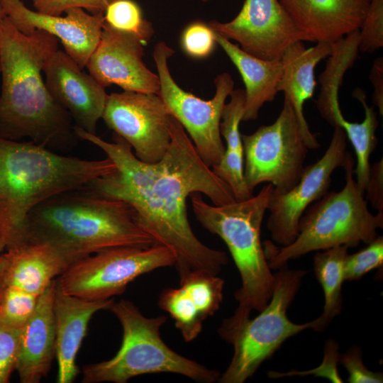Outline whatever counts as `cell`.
Returning <instances> with one entry per match:
<instances>
[{
	"label": "cell",
	"instance_id": "e0dca14e",
	"mask_svg": "<svg viewBox=\"0 0 383 383\" xmlns=\"http://www.w3.org/2000/svg\"><path fill=\"white\" fill-rule=\"evenodd\" d=\"M43 72L51 96L70 114L74 126L96 134L109 96L105 88L60 49L46 62Z\"/></svg>",
	"mask_w": 383,
	"mask_h": 383
},
{
	"label": "cell",
	"instance_id": "3957f363",
	"mask_svg": "<svg viewBox=\"0 0 383 383\" xmlns=\"http://www.w3.org/2000/svg\"><path fill=\"white\" fill-rule=\"evenodd\" d=\"M115 168L107 157L84 160L32 141L0 138V238L5 250L28 243V218L38 204Z\"/></svg>",
	"mask_w": 383,
	"mask_h": 383
},
{
	"label": "cell",
	"instance_id": "ffe728a7",
	"mask_svg": "<svg viewBox=\"0 0 383 383\" xmlns=\"http://www.w3.org/2000/svg\"><path fill=\"white\" fill-rule=\"evenodd\" d=\"M309 42L332 43L359 30L370 0H279Z\"/></svg>",
	"mask_w": 383,
	"mask_h": 383
},
{
	"label": "cell",
	"instance_id": "8992f818",
	"mask_svg": "<svg viewBox=\"0 0 383 383\" xmlns=\"http://www.w3.org/2000/svg\"><path fill=\"white\" fill-rule=\"evenodd\" d=\"M355 161L347 153L345 184L338 192H327L311 204L299 222V233L289 245L277 248L270 241L263 243L268 265L279 270L288 261L312 251L346 245L355 248L360 243L368 244L383 228V212L372 214L368 209L365 192L354 177Z\"/></svg>",
	"mask_w": 383,
	"mask_h": 383
},
{
	"label": "cell",
	"instance_id": "7bdbcfd3",
	"mask_svg": "<svg viewBox=\"0 0 383 383\" xmlns=\"http://www.w3.org/2000/svg\"><path fill=\"white\" fill-rule=\"evenodd\" d=\"M0 74H1V65H0Z\"/></svg>",
	"mask_w": 383,
	"mask_h": 383
},
{
	"label": "cell",
	"instance_id": "603a6c76",
	"mask_svg": "<svg viewBox=\"0 0 383 383\" xmlns=\"http://www.w3.org/2000/svg\"><path fill=\"white\" fill-rule=\"evenodd\" d=\"M332 52V43L318 42L306 48L303 41L290 45L284 51L281 62L282 73L278 82V92H284L296 114L309 149H317L320 143L313 133L304 114V103L311 99L316 86L314 70Z\"/></svg>",
	"mask_w": 383,
	"mask_h": 383
},
{
	"label": "cell",
	"instance_id": "8fae6325",
	"mask_svg": "<svg viewBox=\"0 0 383 383\" xmlns=\"http://www.w3.org/2000/svg\"><path fill=\"white\" fill-rule=\"evenodd\" d=\"M174 51L165 42L155 45L152 57L160 79V96L170 115L183 126L203 161L210 167L222 158L225 145L220 124L226 101L234 89L230 74L223 72L214 79L216 92L204 100L182 89L172 78L168 60Z\"/></svg>",
	"mask_w": 383,
	"mask_h": 383
},
{
	"label": "cell",
	"instance_id": "6da1fadb",
	"mask_svg": "<svg viewBox=\"0 0 383 383\" xmlns=\"http://www.w3.org/2000/svg\"><path fill=\"white\" fill-rule=\"evenodd\" d=\"M171 141L157 162H144L131 147L116 135L113 142L74 126L76 136L100 148L115 164V170L84 187L103 197L122 201L133 211L136 223L176 257L179 277L192 271L218 275L228 258L196 236L189 222L187 199L205 194L214 205L235 201L231 187L201 158L181 123L170 118Z\"/></svg>",
	"mask_w": 383,
	"mask_h": 383
},
{
	"label": "cell",
	"instance_id": "cb8c5ba5",
	"mask_svg": "<svg viewBox=\"0 0 383 383\" xmlns=\"http://www.w3.org/2000/svg\"><path fill=\"white\" fill-rule=\"evenodd\" d=\"M214 32V31H213ZM215 40L238 70L245 89L243 121L256 120L263 105L273 101L282 73L281 60H265L243 51L214 32Z\"/></svg>",
	"mask_w": 383,
	"mask_h": 383
},
{
	"label": "cell",
	"instance_id": "44dd1931",
	"mask_svg": "<svg viewBox=\"0 0 383 383\" xmlns=\"http://www.w3.org/2000/svg\"><path fill=\"white\" fill-rule=\"evenodd\" d=\"M76 260L49 243L30 242L0 255L3 286L40 296Z\"/></svg>",
	"mask_w": 383,
	"mask_h": 383
},
{
	"label": "cell",
	"instance_id": "30bf717a",
	"mask_svg": "<svg viewBox=\"0 0 383 383\" xmlns=\"http://www.w3.org/2000/svg\"><path fill=\"white\" fill-rule=\"evenodd\" d=\"M175 262L173 251L162 245L114 248L74 262L57 282L69 294L91 300L108 299L123 293L138 277Z\"/></svg>",
	"mask_w": 383,
	"mask_h": 383
},
{
	"label": "cell",
	"instance_id": "f35d334b",
	"mask_svg": "<svg viewBox=\"0 0 383 383\" xmlns=\"http://www.w3.org/2000/svg\"><path fill=\"white\" fill-rule=\"evenodd\" d=\"M5 249V245L0 238V255L4 252Z\"/></svg>",
	"mask_w": 383,
	"mask_h": 383
},
{
	"label": "cell",
	"instance_id": "ac0fdd59",
	"mask_svg": "<svg viewBox=\"0 0 383 383\" xmlns=\"http://www.w3.org/2000/svg\"><path fill=\"white\" fill-rule=\"evenodd\" d=\"M224 280L205 271H192L179 277V287L164 289L159 307L174 321L186 342L196 339L204 321L219 309L223 301Z\"/></svg>",
	"mask_w": 383,
	"mask_h": 383
},
{
	"label": "cell",
	"instance_id": "7402d4cb",
	"mask_svg": "<svg viewBox=\"0 0 383 383\" xmlns=\"http://www.w3.org/2000/svg\"><path fill=\"white\" fill-rule=\"evenodd\" d=\"M56 279L40 295L36 308L20 333L16 370L21 383H38L55 357L53 299Z\"/></svg>",
	"mask_w": 383,
	"mask_h": 383
},
{
	"label": "cell",
	"instance_id": "83f0119b",
	"mask_svg": "<svg viewBox=\"0 0 383 383\" xmlns=\"http://www.w3.org/2000/svg\"><path fill=\"white\" fill-rule=\"evenodd\" d=\"M230 97L224 105L220 124L221 135L226 143L221 159L231 162H242L244 155L239 126L245 112V91L233 89Z\"/></svg>",
	"mask_w": 383,
	"mask_h": 383
},
{
	"label": "cell",
	"instance_id": "7a4b0ae2",
	"mask_svg": "<svg viewBox=\"0 0 383 383\" xmlns=\"http://www.w3.org/2000/svg\"><path fill=\"white\" fill-rule=\"evenodd\" d=\"M58 41L40 30L25 35L6 16L0 21V138H28L60 148L76 136L71 116L51 96L42 74Z\"/></svg>",
	"mask_w": 383,
	"mask_h": 383
},
{
	"label": "cell",
	"instance_id": "d6986e66",
	"mask_svg": "<svg viewBox=\"0 0 383 383\" xmlns=\"http://www.w3.org/2000/svg\"><path fill=\"white\" fill-rule=\"evenodd\" d=\"M113 298L91 300L65 292L56 279L53 311L55 329V357L58 383H72L79 372L76 360L90 320L101 310H109Z\"/></svg>",
	"mask_w": 383,
	"mask_h": 383
},
{
	"label": "cell",
	"instance_id": "f546056e",
	"mask_svg": "<svg viewBox=\"0 0 383 383\" xmlns=\"http://www.w3.org/2000/svg\"><path fill=\"white\" fill-rule=\"evenodd\" d=\"M39 296L16 287L3 286L0 291V323L22 328L33 315Z\"/></svg>",
	"mask_w": 383,
	"mask_h": 383
},
{
	"label": "cell",
	"instance_id": "74e56055",
	"mask_svg": "<svg viewBox=\"0 0 383 383\" xmlns=\"http://www.w3.org/2000/svg\"><path fill=\"white\" fill-rule=\"evenodd\" d=\"M370 80L373 86L372 101L373 106H376L379 115L383 116V57H377L372 64L370 74Z\"/></svg>",
	"mask_w": 383,
	"mask_h": 383
},
{
	"label": "cell",
	"instance_id": "4fadbf2b",
	"mask_svg": "<svg viewBox=\"0 0 383 383\" xmlns=\"http://www.w3.org/2000/svg\"><path fill=\"white\" fill-rule=\"evenodd\" d=\"M331 142L323 155L304 167L302 175L284 193L272 191L267 210V227L274 243L282 247L292 243L299 233V222L314 201L328 190L333 172L343 167L347 156V137L339 126H334Z\"/></svg>",
	"mask_w": 383,
	"mask_h": 383
},
{
	"label": "cell",
	"instance_id": "4dcf8cb0",
	"mask_svg": "<svg viewBox=\"0 0 383 383\" xmlns=\"http://www.w3.org/2000/svg\"><path fill=\"white\" fill-rule=\"evenodd\" d=\"M367 245L352 255H348L345 264L344 280L360 279L370 271L382 267L383 238L378 235Z\"/></svg>",
	"mask_w": 383,
	"mask_h": 383
},
{
	"label": "cell",
	"instance_id": "ba28073f",
	"mask_svg": "<svg viewBox=\"0 0 383 383\" xmlns=\"http://www.w3.org/2000/svg\"><path fill=\"white\" fill-rule=\"evenodd\" d=\"M307 271L286 266L274 273L275 285L267 305L253 318L233 313L223 319L218 332L233 345V355L220 383H243L271 357L289 338L311 328L310 323L291 321L287 311Z\"/></svg>",
	"mask_w": 383,
	"mask_h": 383
},
{
	"label": "cell",
	"instance_id": "5bb4252c",
	"mask_svg": "<svg viewBox=\"0 0 383 383\" xmlns=\"http://www.w3.org/2000/svg\"><path fill=\"white\" fill-rule=\"evenodd\" d=\"M208 25L245 52L265 60H281L292 43L309 41L279 0H245L231 21L213 20Z\"/></svg>",
	"mask_w": 383,
	"mask_h": 383
},
{
	"label": "cell",
	"instance_id": "f1b7e54d",
	"mask_svg": "<svg viewBox=\"0 0 383 383\" xmlns=\"http://www.w3.org/2000/svg\"><path fill=\"white\" fill-rule=\"evenodd\" d=\"M104 22L118 30L131 34L145 45L153 35L150 22L143 17L140 6L133 0H113L104 12Z\"/></svg>",
	"mask_w": 383,
	"mask_h": 383
},
{
	"label": "cell",
	"instance_id": "277c9868",
	"mask_svg": "<svg viewBox=\"0 0 383 383\" xmlns=\"http://www.w3.org/2000/svg\"><path fill=\"white\" fill-rule=\"evenodd\" d=\"M27 226L28 243H49L76 261L111 248L156 244L136 223L128 204L84 186L38 204L29 213Z\"/></svg>",
	"mask_w": 383,
	"mask_h": 383
},
{
	"label": "cell",
	"instance_id": "ee69618b",
	"mask_svg": "<svg viewBox=\"0 0 383 383\" xmlns=\"http://www.w3.org/2000/svg\"><path fill=\"white\" fill-rule=\"evenodd\" d=\"M111 1H113V0H109V2Z\"/></svg>",
	"mask_w": 383,
	"mask_h": 383
},
{
	"label": "cell",
	"instance_id": "b9f144b4",
	"mask_svg": "<svg viewBox=\"0 0 383 383\" xmlns=\"http://www.w3.org/2000/svg\"><path fill=\"white\" fill-rule=\"evenodd\" d=\"M201 1H204V2H206V1H209L210 0H201Z\"/></svg>",
	"mask_w": 383,
	"mask_h": 383
},
{
	"label": "cell",
	"instance_id": "484cf974",
	"mask_svg": "<svg viewBox=\"0 0 383 383\" xmlns=\"http://www.w3.org/2000/svg\"><path fill=\"white\" fill-rule=\"evenodd\" d=\"M348 247L340 245L318 252L313 257L316 277L324 293L322 313L310 321L311 329L321 332L326 329L332 320L341 313L342 285Z\"/></svg>",
	"mask_w": 383,
	"mask_h": 383
},
{
	"label": "cell",
	"instance_id": "d4e9b609",
	"mask_svg": "<svg viewBox=\"0 0 383 383\" xmlns=\"http://www.w3.org/2000/svg\"><path fill=\"white\" fill-rule=\"evenodd\" d=\"M352 96L362 104L365 111L364 120L360 123L348 121L344 118L339 104H336L331 107L326 121L333 127H340L351 143L357 159L356 168L354 169L355 180L360 188L365 192L371 165L370 155L377 143L376 131L379 121L374 106H370L367 103L365 90L357 87L353 90Z\"/></svg>",
	"mask_w": 383,
	"mask_h": 383
},
{
	"label": "cell",
	"instance_id": "1f68e13d",
	"mask_svg": "<svg viewBox=\"0 0 383 383\" xmlns=\"http://www.w3.org/2000/svg\"><path fill=\"white\" fill-rule=\"evenodd\" d=\"M359 31L360 52L372 54L383 47V0H370Z\"/></svg>",
	"mask_w": 383,
	"mask_h": 383
},
{
	"label": "cell",
	"instance_id": "60d3db41",
	"mask_svg": "<svg viewBox=\"0 0 383 383\" xmlns=\"http://www.w3.org/2000/svg\"><path fill=\"white\" fill-rule=\"evenodd\" d=\"M2 287H3V282H2V278H1V270H0V291Z\"/></svg>",
	"mask_w": 383,
	"mask_h": 383
},
{
	"label": "cell",
	"instance_id": "836d02e7",
	"mask_svg": "<svg viewBox=\"0 0 383 383\" xmlns=\"http://www.w3.org/2000/svg\"><path fill=\"white\" fill-rule=\"evenodd\" d=\"M21 329L0 323V383L9 382L16 370Z\"/></svg>",
	"mask_w": 383,
	"mask_h": 383
},
{
	"label": "cell",
	"instance_id": "8d00e7d4",
	"mask_svg": "<svg viewBox=\"0 0 383 383\" xmlns=\"http://www.w3.org/2000/svg\"><path fill=\"white\" fill-rule=\"evenodd\" d=\"M365 199L372 208L383 212V159L370 165L369 177L365 188Z\"/></svg>",
	"mask_w": 383,
	"mask_h": 383
},
{
	"label": "cell",
	"instance_id": "d6a6232c",
	"mask_svg": "<svg viewBox=\"0 0 383 383\" xmlns=\"http://www.w3.org/2000/svg\"><path fill=\"white\" fill-rule=\"evenodd\" d=\"M216 41L213 30L202 22H194L184 30L182 47L188 55L194 58H204L213 50Z\"/></svg>",
	"mask_w": 383,
	"mask_h": 383
},
{
	"label": "cell",
	"instance_id": "9a60e30c",
	"mask_svg": "<svg viewBox=\"0 0 383 383\" xmlns=\"http://www.w3.org/2000/svg\"><path fill=\"white\" fill-rule=\"evenodd\" d=\"M143 45L134 35L104 22L86 65L89 74L104 88L116 84L126 91L159 94L160 79L143 61Z\"/></svg>",
	"mask_w": 383,
	"mask_h": 383
},
{
	"label": "cell",
	"instance_id": "d590c367",
	"mask_svg": "<svg viewBox=\"0 0 383 383\" xmlns=\"http://www.w3.org/2000/svg\"><path fill=\"white\" fill-rule=\"evenodd\" d=\"M35 11L55 16H61L74 8L82 9L91 13H104L109 0H31Z\"/></svg>",
	"mask_w": 383,
	"mask_h": 383
},
{
	"label": "cell",
	"instance_id": "e575fe53",
	"mask_svg": "<svg viewBox=\"0 0 383 383\" xmlns=\"http://www.w3.org/2000/svg\"><path fill=\"white\" fill-rule=\"evenodd\" d=\"M340 362L348 372L350 383H382L383 374L366 367L362 361V353L358 345L351 346L345 353L339 355Z\"/></svg>",
	"mask_w": 383,
	"mask_h": 383
},
{
	"label": "cell",
	"instance_id": "52a82bcc",
	"mask_svg": "<svg viewBox=\"0 0 383 383\" xmlns=\"http://www.w3.org/2000/svg\"><path fill=\"white\" fill-rule=\"evenodd\" d=\"M109 310L123 331L121 345L111 359L84 366L83 383H126L133 377L148 374L173 373L195 382L213 383L220 372L172 350L160 336L167 316L146 317L131 301L121 299Z\"/></svg>",
	"mask_w": 383,
	"mask_h": 383
},
{
	"label": "cell",
	"instance_id": "2e32d148",
	"mask_svg": "<svg viewBox=\"0 0 383 383\" xmlns=\"http://www.w3.org/2000/svg\"><path fill=\"white\" fill-rule=\"evenodd\" d=\"M0 4L18 31L25 35L36 30L48 33L60 40L65 52L82 69L86 67L101 36L104 13H89L74 8L61 16L30 9L22 0H0Z\"/></svg>",
	"mask_w": 383,
	"mask_h": 383
},
{
	"label": "cell",
	"instance_id": "5b68a950",
	"mask_svg": "<svg viewBox=\"0 0 383 383\" xmlns=\"http://www.w3.org/2000/svg\"><path fill=\"white\" fill-rule=\"evenodd\" d=\"M274 187L267 184L256 196L223 205L207 204L201 193L191 198L194 216L210 233L227 245L241 279L234 294L240 313L250 315L269 303L275 285L261 242V228Z\"/></svg>",
	"mask_w": 383,
	"mask_h": 383
},
{
	"label": "cell",
	"instance_id": "9c48e42d",
	"mask_svg": "<svg viewBox=\"0 0 383 383\" xmlns=\"http://www.w3.org/2000/svg\"><path fill=\"white\" fill-rule=\"evenodd\" d=\"M244 176L248 188L271 184L284 193L295 186L304 170L309 148L292 104L284 96L282 109L270 125L241 134Z\"/></svg>",
	"mask_w": 383,
	"mask_h": 383
},
{
	"label": "cell",
	"instance_id": "ab89813d",
	"mask_svg": "<svg viewBox=\"0 0 383 383\" xmlns=\"http://www.w3.org/2000/svg\"><path fill=\"white\" fill-rule=\"evenodd\" d=\"M6 17V13L0 4V21Z\"/></svg>",
	"mask_w": 383,
	"mask_h": 383
},
{
	"label": "cell",
	"instance_id": "4316f807",
	"mask_svg": "<svg viewBox=\"0 0 383 383\" xmlns=\"http://www.w3.org/2000/svg\"><path fill=\"white\" fill-rule=\"evenodd\" d=\"M359 43V30L332 43L331 54L328 57L324 70L318 77L321 90L316 101L318 112L324 109L333 98L338 97L343 77L353 66L358 56Z\"/></svg>",
	"mask_w": 383,
	"mask_h": 383
},
{
	"label": "cell",
	"instance_id": "7c38bea8",
	"mask_svg": "<svg viewBox=\"0 0 383 383\" xmlns=\"http://www.w3.org/2000/svg\"><path fill=\"white\" fill-rule=\"evenodd\" d=\"M170 116L159 94L123 91L108 96L101 118L137 158L154 163L170 143Z\"/></svg>",
	"mask_w": 383,
	"mask_h": 383
}]
</instances>
